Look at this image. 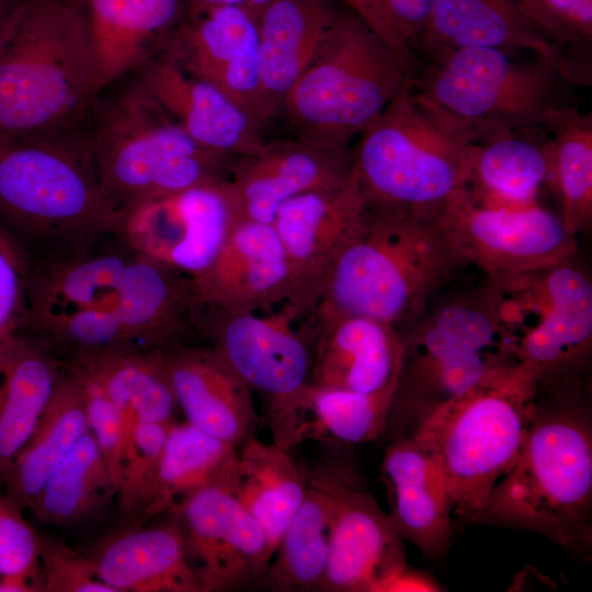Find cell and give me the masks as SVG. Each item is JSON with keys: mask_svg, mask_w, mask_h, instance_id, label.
<instances>
[{"mask_svg": "<svg viewBox=\"0 0 592 592\" xmlns=\"http://www.w3.org/2000/svg\"><path fill=\"white\" fill-rule=\"evenodd\" d=\"M204 306L228 312H269L285 304L292 280L272 223L242 218L212 265L194 278Z\"/></svg>", "mask_w": 592, "mask_h": 592, "instance_id": "d6986e66", "label": "cell"}, {"mask_svg": "<svg viewBox=\"0 0 592 592\" xmlns=\"http://www.w3.org/2000/svg\"><path fill=\"white\" fill-rule=\"evenodd\" d=\"M389 27L417 61V50L435 0H378Z\"/></svg>", "mask_w": 592, "mask_h": 592, "instance_id": "c3c4849f", "label": "cell"}, {"mask_svg": "<svg viewBox=\"0 0 592 592\" xmlns=\"http://www.w3.org/2000/svg\"><path fill=\"white\" fill-rule=\"evenodd\" d=\"M396 388L364 394L310 385L297 420V444L314 440L358 445L379 439L389 421Z\"/></svg>", "mask_w": 592, "mask_h": 592, "instance_id": "74e56055", "label": "cell"}, {"mask_svg": "<svg viewBox=\"0 0 592 592\" xmlns=\"http://www.w3.org/2000/svg\"><path fill=\"white\" fill-rule=\"evenodd\" d=\"M119 221L100 179L89 115L0 146V225L38 248L36 259L112 237Z\"/></svg>", "mask_w": 592, "mask_h": 592, "instance_id": "7a4b0ae2", "label": "cell"}, {"mask_svg": "<svg viewBox=\"0 0 592 592\" xmlns=\"http://www.w3.org/2000/svg\"><path fill=\"white\" fill-rule=\"evenodd\" d=\"M21 0H0V16L12 10Z\"/></svg>", "mask_w": 592, "mask_h": 592, "instance_id": "db71d44e", "label": "cell"}, {"mask_svg": "<svg viewBox=\"0 0 592 592\" xmlns=\"http://www.w3.org/2000/svg\"><path fill=\"white\" fill-rule=\"evenodd\" d=\"M442 213L365 202L315 309L298 321L299 328L310 338L349 316L375 318L397 329L419 319L466 264Z\"/></svg>", "mask_w": 592, "mask_h": 592, "instance_id": "6da1fadb", "label": "cell"}, {"mask_svg": "<svg viewBox=\"0 0 592 592\" xmlns=\"http://www.w3.org/2000/svg\"><path fill=\"white\" fill-rule=\"evenodd\" d=\"M240 503L263 530L272 556L307 488L308 471L288 448L252 436L237 448L224 471Z\"/></svg>", "mask_w": 592, "mask_h": 592, "instance_id": "1f68e13d", "label": "cell"}, {"mask_svg": "<svg viewBox=\"0 0 592 592\" xmlns=\"http://www.w3.org/2000/svg\"><path fill=\"white\" fill-rule=\"evenodd\" d=\"M338 469L308 471L305 497L259 585L276 592L320 591L337 511Z\"/></svg>", "mask_w": 592, "mask_h": 592, "instance_id": "4dcf8cb0", "label": "cell"}, {"mask_svg": "<svg viewBox=\"0 0 592 592\" xmlns=\"http://www.w3.org/2000/svg\"><path fill=\"white\" fill-rule=\"evenodd\" d=\"M86 554L98 578L113 592H203L172 516L163 523H133L112 532Z\"/></svg>", "mask_w": 592, "mask_h": 592, "instance_id": "484cf974", "label": "cell"}, {"mask_svg": "<svg viewBox=\"0 0 592 592\" xmlns=\"http://www.w3.org/2000/svg\"><path fill=\"white\" fill-rule=\"evenodd\" d=\"M179 411L187 423L238 448L261 422L251 390L205 342L162 350Z\"/></svg>", "mask_w": 592, "mask_h": 592, "instance_id": "44dd1931", "label": "cell"}, {"mask_svg": "<svg viewBox=\"0 0 592 592\" xmlns=\"http://www.w3.org/2000/svg\"><path fill=\"white\" fill-rule=\"evenodd\" d=\"M471 133L409 84L361 135L353 168L366 203L442 213L469 187Z\"/></svg>", "mask_w": 592, "mask_h": 592, "instance_id": "52a82bcc", "label": "cell"}, {"mask_svg": "<svg viewBox=\"0 0 592 592\" xmlns=\"http://www.w3.org/2000/svg\"><path fill=\"white\" fill-rule=\"evenodd\" d=\"M466 47L527 49L559 68L557 52L526 22L516 0H435L417 61Z\"/></svg>", "mask_w": 592, "mask_h": 592, "instance_id": "f546056e", "label": "cell"}, {"mask_svg": "<svg viewBox=\"0 0 592 592\" xmlns=\"http://www.w3.org/2000/svg\"><path fill=\"white\" fill-rule=\"evenodd\" d=\"M412 76L411 66L360 16L340 11L282 110L298 139L323 148H348Z\"/></svg>", "mask_w": 592, "mask_h": 592, "instance_id": "ba28073f", "label": "cell"}, {"mask_svg": "<svg viewBox=\"0 0 592 592\" xmlns=\"http://www.w3.org/2000/svg\"><path fill=\"white\" fill-rule=\"evenodd\" d=\"M395 395L421 412L453 400L501 367L519 362L513 344L482 292L435 306L403 335Z\"/></svg>", "mask_w": 592, "mask_h": 592, "instance_id": "7c38bea8", "label": "cell"}, {"mask_svg": "<svg viewBox=\"0 0 592 592\" xmlns=\"http://www.w3.org/2000/svg\"><path fill=\"white\" fill-rule=\"evenodd\" d=\"M132 254L114 235L71 252L31 260L27 316L113 308Z\"/></svg>", "mask_w": 592, "mask_h": 592, "instance_id": "4316f807", "label": "cell"}, {"mask_svg": "<svg viewBox=\"0 0 592 592\" xmlns=\"http://www.w3.org/2000/svg\"><path fill=\"white\" fill-rule=\"evenodd\" d=\"M64 366L94 379L119 409L125 435L137 421L175 422L179 411L162 350L126 349L73 358Z\"/></svg>", "mask_w": 592, "mask_h": 592, "instance_id": "d590c367", "label": "cell"}, {"mask_svg": "<svg viewBox=\"0 0 592 592\" xmlns=\"http://www.w3.org/2000/svg\"><path fill=\"white\" fill-rule=\"evenodd\" d=\"M89 133L104 192L121 219L148 202L230 178L237 160L194 141L136 77L95 98Z\"/></svg>", "mask_w": 592, "mask_h": 592, "instance_id": "8992f818", "label": "cell"}, {"mask_svg": "<svg viewBox=\"0 0 592 592\" xmlns=\"http://www.w3.org/2000/svg\"><path fill=\"white\" fill-rule=\"evenodd\" d=\"M172 423L137 421L126 432L116 494L119 514L128 523H141L148 519L156 500L160 462Z\"/></svg>", "mask_w": 592, "mask_h": 592, "instance_id": "7bdbcfd3", "label": "cell"}, {"mask_svg": "<svg viewBox=\"0 0 592 592\" xmlns=\"http://www.w3.org/2000/svg\"><path fill=\"white\" fill-rule=\"evenodd\" d=\"M69 369L75 372L82 383L88 428L95 440L117 490L125 445L123 415L117 406L94 379L77 369Z\"/></svg>", "mask_w": 592, "mask_h": 592, "instance_id": "7dc6e473", "label": "cell"}, {"mask_svg": "<svg viewBox=\"0 0 592 592\" xmlns=\"http://www.w3.org/2000/svg\"><path fill=\"white\" fill-rule=\"evenodd\" d=\"M224 471L169 511L203 592L259 585L271 561L263 530L231 491Z\"/></svg>", "mask_w": 592, "mask_h": 592, "instance_id": "9a60e30c", "label": "cell"}, {"mask_svg": "<svg viewBox=\"0 0 592 592\" xmlns=\"http://www.w3.org/2000/svg\"><path fill=\"white\" fill-rule=\"evenodd\" d=\"M236 447L187 423L170 426L160 462L156 500L148 519L169 512L182 498L215 480Z\"/></svg>", "mask_w": 592, "mask_h": 592, "instance_id": "ab89813d", "label": "cell"}, {"mask_svg": "<svg viewBox=\"0 0 592 592\" xmlns=\"http://www.w3.org/2000/svg\"><path fill=\"white\" fill-rule=\"evenodd\" d=\"M43 592H113L95 574L86 553L64 538L38 533Z\"/></svg>", "mask_w": 592, "mask_h": 592, "instance_id": "bcb514c9", "label": "cell"}, {"mask_svg": "<svg viewBox=\"0 0 592 592\" xmlns=\"http://www.w3.org/2000/svg\"><path fill=\"white\" fill-rule=\"evenodd\" d=\"M93 59L95 96L135 72L150 44L174 26L181 0H83Z\"/></svg>", "mask_w": 592, "mask_h": 592, "instance_id": "83f0119b", "label": "cell"}, {"mask_svg": "<svg viewBox=\"0 0 592 592\" xmlns=\"http://www.w3.org/2000/svg\"><path fill=\"white\" fill-rule=\"evenodd\" d=\"M88 431L82 383L64 366L41 419L3 481L10 499L29 511L52 473Z\"/></svg>", "mask_w": 592, "mask_h": 592, "instance_id": "e575fe53", "label": "cell"}, {"mask_svg": "<svg viewBox=\"0 0 592 592\" xmlns=\"http://www.w3.org/2000/svg\"><path fill=\"white\" fill-rule=\"evenodd\" d=\"M443 219L466 264L487 277L535 272L572 260L577 236L560 215L538 203L493 206L473 198L467 190L447 206Z\"/></svg>", "mask_w": 592, "mask_h": 592, "instance_id": "5bb4252c", "label": "cell"}, {"mask_svg": "<svg viewBox=\"0 0 592 592\" xmlns=\"http://www.w3.org/2000/svg\"><path fill=\"white\" fill-rule=\"evenodd\" d=\"M116 489L88 431L46 480L29 511L43 524L78 525L95 515Z\"/></svg>", "mask_w": 592, "mask_h": 592, "instance_id": "8d00e7d4", "label": "cell"}, {"mask_svg": "<svg viewBox=\"0 0 592 592\" xmlns=\"http://www.w3.org/2000/svg\"><path fill=\"white\" fill-rule=\"evenodd\" d=\"M64 372L37 341L20 333L0 363V485L32 435Z\"/></svg>", "mask_w": 592, "mask_h": 592, "instance_id": "836d02e7", "label": "cell"}, {"mask_svg": "<svg viewBox=\"0 0 592 592\" xmlns=\"http://www.w3.org/2000/svg\"><path fill=\"white\" fill-rule=\"evenodd\" d=\"M203 306L193 277L133 252L113 310L136 348L163 350L198 338Z\"/></svg>", "mask_w": 592, "mask_h": 592, "instance_id": "603a6c76", "label": "cell"}, {"mask_svg": "<svg viewBox=\"0 0 592 592\" xmlns=\"http://www.w3.org/2000/svg\"><path fill=\"white\" fill-rule=\"evenodd\" d=\"M352 12L360 16L378 36L414 69V59L396 38L384 15L378 0H342Z\"/></svg>", "mask_w": 592, "mask_h": 592, "instance_id": "681fc988", "label": "cell"}, {"mask_svg": "<svg viewBox=\"0 0 592 592\" xmlns=\"http://www.w3.org/2000/svg\"><path fill=\"white\" fill-rule=\"evenodd\" d=\"M397 532L424 556L439 558L448 548L453 506L439 459L413 436L388 445L380 465Z\"/></svg>", "mask_w": 592, "mask_h": 592, "instance_id": "cb8c5ba5", "label": "cell"}, {"mask_svg": "<svg viewBox=\"0 0 592 592\" xmlns=\"http://www.w3.org/2000/svg\"><path fill=\"white\" fill-rule=\"evenodd\" d=\"M538 127L502 130L474 144L473 198L506 207L537 203V193L551 180L553 170L551 137H535Z\"/></svg>", "mask_w": 592, "mask_h": 592, "instance_id": "d6a6232c", "label": "cell"}, {"mask_svg": "<svg viewBox=\"0 0 592 592\" xmlns=\"http://www.w3.org/2000/svg\"><path fill=\"white\" fill-rule=\"evenodd\" d=\"M242 218L238 194L228 178L132 209L122 217L116 235L133 252L197 278Z\"/></svg>", "mask_w": 592, "mask_h": 592, "instance_id": "4fadbf2b", "label": "cell"}, {"mask_svg": "<svg viewBox=\"0 0 592 592\" xmlns=\"http://www.w3.org/2000/svg\"><path fill=\"white\" fill-rule=\"evenodd\" d=\"M476 523L532 531L579 553L592 544V428L569 400L536 406L519 456Z\"/></svg>", "mask_w": 592, "mask_h": 592, "instance_id": "277c9868", "label": "cell"}, {"mask_svg": "<svg viewBox=\"0 0 592 592\" xmlns=\"http://www.w3.org/2000/svg\"><path fill=\"white\" fill-rule=\"evenodd\" d=\"M310 385L373 394L398 385L405 342L395 326L349 316L310 337Z\"/></svg>", "mask_w": 592, "mask_h": 592, "instance_id": "d4e9b609", "label": "cell"}, {"mask_svg": "<svg viewBox=\"0 0 592 592\" xmlns=\"http://www.w3.org/2000/svg\"><path fill=\"white\" fill-rule=\"evenodd\" d=\"M561 81L551 60L520 64L502 49L466 47L418 65L411 87L479 141L502 130L544 126L550 111L566 105L559 100Z\"/></svg>", "mask_w": 592, "mask_h": 592, "instance_id": "9c48e42d", "label": "cell"}, {"mask_svg": "<svg viewBox=\"0 0 592 592\" xmlns=\"http://www.w3.org/2000/svg\"><path fill=\"white\" fill-rule=\"evenodd\" d=\"M544 127L551 135V179L561 200V218L576 236L592 219V118L565 105L549 112Z\"/></svg>", "mask_w": 592, "mask_h": 592, "instance_id": "f35d334b", "label": "cell"}, {"mask_svg": "<svg viewBox=\"0 0 592 592\" xmlns=\"http://www.w3.org/2000/svg\"><path fill=\"white\" fill-rule=\"evenodd\" d=\"M21 1L12 10H10L9 12H7L3 15L0 16V44L2 43V41L4 39L7 34L9 33V31H10V29H11V26H12L14 20H15L19 7L21 4Z\"/></svg>", "mask_w": 592, "mask_h": 592, "instance_id": "f5cc1de1", "label": "cell"}, {"mask_svg": "<svg viewBox=\"0 0 592 592\" xmlns=\"http://www.w3.org/2000/svg\"><path fill=\"white\" fill-rule=\"evenodd\" d=\"M337 511L323 592H380L407 568L403 539L390 516L339 470Z\"/></svg>", "mask_w": 592, "mask_h": 592, "instance_id": "ac0fdd59", "label": "cell"}, {"mask_svg": "<svg viewBox=\"0 0 592 592\" xmlns=\"http://www.w3.org/2000/svg\"><path fill=\"white\" fill-rule=\"evenodd\" d=\"M353 151L311 145L298 138L263 143L237 158L230 181L244 218L272 223L288 200L348 182Z\"/></svg>", "mask_w": 592, "mask_h": 592, "instance_id": "ffe728a7", "label": "cell"}, {"mask_svg": "<svg viewBox=\"0 0 592 592\" xmlns=\"http://www.w3.org/2000/svg\"><path fill=\"white\" fill-rule=\"evenodd\" d=\"M0 485V592H43L38 532Z\"/></svg>", "mask_w": 592, "mask_h": 592, "instance_id": "ee69618b", "label": "cell"}, {"mask_svg": "<svg viewBox=\"0 0 592 592\" xmlns=\"http://www.w3.org/2000/svg\"><path fill=\"white\" fill-rule=\"evenodd\" d=\"M162 37L166 53L186 72L214 84L260 127L274 116L260 73L258 20L250 12L210 7L187 14Z\"/></svg>", "mask_w": 592, "mask_h": 592, "instance_id": "2e32d148", "label": "cell"}, {"mask_svg": "<svg viewBox=\"0 0 592 592\" xmlns=\"http://www.w3.org/2000/svg\"><path fill=\"white\" fill-rule=\"evenodd\" d=\"M572 260L535 272L488 277L483 293L516 358L542 385L569 374L592 340V284Z\"/></svg>", "mask_w": 592, "mask_h": 592, "instance_id": "8fae6325", "label": "cell"}, {"mask_svg": "<svg viewBox=\"0 0 592 592\" xmlns=\"http://www.w3.org/2000/svg\"><path fill=\"white\" fill-rule=\"evenodd\" d=\"M286 304L269 312L203 307L198 338L213 346L255 395L273 443L291 449L310 386L311 344Z\"/></svg>", "mask_w": 592, "mask_h": 592, "instance_id": "30bf717a", "label": "cell"}, {"mask_svg": "<svg viewBox=\"0 0 592 592\" xmlns=\"http://www.w3.org/2000/svg\"><path fill=\"white\" fill-rule=\"evenodd\" d=\"M271 1L272 0H186V7L187 14H192L210 7H239L250 12L258 20L261 12Z\"/></svg>", "mask_w": 592, "mask_h": 592, "instance_id": "816d5d0a", "label": "cell"}, {"mask_svg": "<svg viewBox=\"0 0 592 592\" xmlns=\"http://www.w3.org/2000/svg\"><path fill=\"white\" fill-rule=\"evenodd\" d=\"M83 0H22L0 44V146L84 121L95 100Z\"/></svg>", "mask_w": 592, "mask_h": 592, "instance_id": "3957f363", "label": "cell"}, {"mask_svg": "<svg viewBox=\"0 0 592 592\" xmlns=\"http://www.w3.org/2000/svg\"><path fill=\"white\" fill-rule=\"evenodd\" d=\"M365 200L352 168L346 183L295 196L277 210L274 226L292 280L288 305L298 321L316 307L328 274L354 228Z\"/></svg>", "mask_w": 592, "mask_h": 592, "instance_id": "e0dca14e", "label": "cell"}, {"mask_svg": "<svg viewBox=\"0 0 592 592\" xmlns=\"http://www.w3.org/2000/svg\"><path fill=\"white\" fill-rule=\"evenodd\" d=\"M540 388L537 372L516 362L420 413L411 436L439 459L458 519L476 523L516 460Z\"/></svg>", "mask_w": 592, "mask_h": 592, "instance_id": "5b68a950", "label": "cell"}, {"mask_svg": "<svg viewBox=\"0 0 592 592\" xmlns=\"http://www.w3.org/2000/svg\"><path fill=\"white\" fill-rule=\"evenodd\" d=\"M23 333L37 341L62 364L86 355L138 349L126 335L113 308L27 316Z\"/></svg>", "mask_w": 592, "mask_h": 592, "instance_id": "60d3db41", "label": "cell"}, {"mask_svg": "<svg viewBox=\"0 0 592 592\" xmlns=\"http://www.w3.org/2000/svg\"><path fill=\"white\" fill-rule=\"evenodd\" d=\"M135 72L158 105L198 145L239 158L264 143L261 127L240 106L167 53L150 56Z\"/></svg>", "mask_w": 592, "mask_h": 592, "instance_id": "7402d4cb", "label": "cell"}, {"mask_svg": "<svg viewBox=\"0 0 592 592\" xmlns=\"http://www.w3.org/2000/svg\"><path fill=\"white\" fill-rule=\"evenodd\" d=\"M30 264L27 252L0 225V363L26 322Z\"/></svg>", "mask_w": 592, "mask_h": 592, "instance_id": "f6af8a7d", "label": "cell"}, {"mask_svg": "<svg viewBox=\"0 0 592 592\" xmlns=\"http://www.w3.org/2000/svg\"><path fill=\"white\" fill-rule=\"evenodd\" d=\"M339 13L332 0H272L259 15L260 73L274 115L319 52Z\"/></svg>", "mask_w": 592, "mask_h": 592, "instance_id": "f1b7e54d", "label": "cell"}, {"mask_svg": "<svg viewBox=\"0 0 592 592\" xmlns=\"http://www.w3.org/2000/svg\"><path fill=\"white\" fill-rule=\"evenodd\" d=\"M531 27L559 56L567 83L591 81L592 0H516Z\"/></svg>", "mask_w": 592, "mask_h": 592, "instance_id": "b9f144b4", "label": "cell"}, {"mask_svg": "<svg viewBox=\"0 0 592 592\" xmlns=\"http://www.w3.org/2000/svg\"><path fill=\"white\" fill-rule=\"evenodd\" d=\"M439 585L431 579L412 572L407 568L384 584L380 592L397 591H439Z\"/></svg>", "mask_w": 592, "mask_h": 592, "instance_id": "f907efd6", "label": "cell"}]
</instances>
